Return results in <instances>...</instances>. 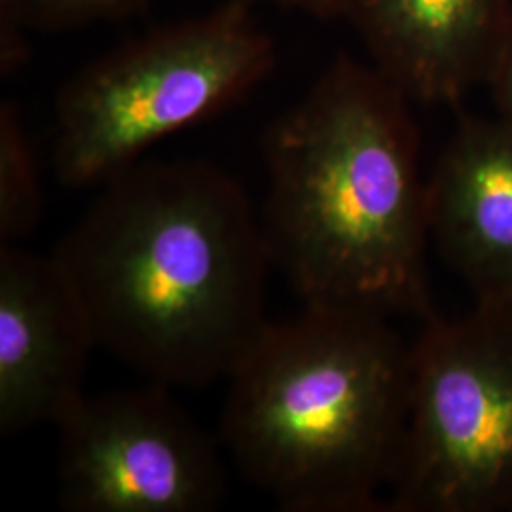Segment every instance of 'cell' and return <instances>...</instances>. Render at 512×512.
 Returning a JSON list of instances; mask_svg holds the SVG:
<instances>
[{"label": "cell", "mask_w": 512, "mask_h": 512, "mask_svg": "<svg viewBox=\"0 0 512 512\" xmlns=\"http://www.w3.org/2000/svg\"><path fill=\"white\" fill-rule=\"evenodd\" d=\"M501 302H507V304H511L512 306V296L511 298H507V300H501Z\"/></svg>", "instance_id": "cell-15"}, {"label": "cell", "mask_w": 512, "mask_h": 512, "mask_svg": "<svg viewBox=\"0 0 512 512\" xmlns=\"http://www.w3.org/2000/svg\"><path fill=\"white\" fill-rule=\"evenodd\" d=\"M152 0H14L33 31L59 33L143 12Z\"/></svg>", "instance_id": "cell-11"}, {"label": "cell", "mask_w": 512, "mask_h": 512, "mask_svg": "<svg viewBox=\"0 0 512 512\" xmlns=\"http://www.w3.org/2000/svg\"><path fill=\"white\" fill-rule=\"evenodd\" d=\"M95 348L90 317L54 256L0 247V433L57 427L86 397Z\"/></svg>", "instance_id": "cell-7"}, {"label": "cell", "mask_w": 512, "mask_h": 512, "mask_svg": "<svg viewBox=\"0 0 512 512\" xmlns=\"http://www.w3.org/2000/svg\"><path fill=\"white\" fill-rule=\"evenodd\" d=\"M99 188L52 253L97 346L150 384L228 378L268 325L272 258L245 188L205 160H141Z\"/></svg>", "instance_id": "cell-1"}, {"label": "cell", "mask_w": 512, "mask_h": 512, "mask_svg": "<svg viewBox=\"0 0 512 512\" xmlns=\"http://www.w3.org/2000/svg\"><path fill=\"white\" fill-rule=\"evenodd\" d=\"M44 192L35 150L12 101L0 105V247L31 238L42 220Z\"/></svg>", "instance_id": "cell-10"}, {"label": "cell", "mask_w": 512, "mask_h": 512, "mask_svg": "<svg viewBox=\"0 0 512 512\" xmlns=\"http://www.w3.org/2000/svg\"><path fill=\"white\" fill-rule=\"evenodd\" d=\"M389 494L391 512H512L511 304L423 321Z\"/></svg>", "instance_id": "cell-5"}, {"label": "cell", "mask_w": 512, "mask_h": 512, "mask_svg": "<svg viewBox=\"0 0 512 512\" xmlns=\"http://www.w3.org/2000/svg\"><path fill=\"white\" fill-rule=\"evenodd\" d=\"M249 2L251 4L266 2V4H274V6H279V8L304 12V14H308L311 18L321 19L340 16V8H342V0H249Z\"/></svg>", "instance_id": "cell-14"}, {"label": "cell", "mask_w": 512, "mask_h": 512, "mask_svg": "<svg viewBox=\"0 0 512 512\" xmlns=\"http://www.w3.org/2000/svg\"><path fill=\"white\" fill-rule=\"evenodd\" d=\"M31 25L21 16L14 0H0V74L12 78L29 61Z\"/></svg>", "instance_id": "cell-12"}, {"label": "cell", "mask_w": 512, "mask_h": 512, "mask_svg": "<svg viewBox=\"0 0 512 512\" xmlns=\"http://www.w3.org/2000/svg\"><path fill=\"white\" fill-rule=\"evenodd\" d=\"M84 397L59 421L57 501L69 512H211L228 490L222 442L171 393Z\"/></svg>", "instance_id": "cell-6"}, {"label": "cell", "mask_w": 512, "mask_h": 512, "mask_svg": "<svg viewBox=\"0 0 512 512\" xmlns=\"http://www.w3.org/2000/svg\"><path fill=\"white\" fill-rule=\"evenodd\" d=\"M429 230L478 300L512 296V122L465 118L427 181Z\"/></svg>", "instance_id": "cell-9"}, {"label": "cell", "mask_w": 512, "mask_h": 512, "mask_svg": "<svg viewBox=\"0 0 512 512\" xmlns=\"http://www.w3.org/2000/svg\"><path fill=\"white\" fill-rule=\"evenodd\" d=\"M222 448L281 511H385L410 410L412 346L368 311L306 306L228 376Z\"/></svg>", "instance_id": "cell-3"}, {"label": "cell", "mask_w": 512, "mask_h": 512, "mask_svg": "<svg viewBox=\"0 0 512 512\" xmlns=\"http://www.w3.org/2000/svg\"><path fill=\"white\" fill-rule=\"evenodd\" d=\"M488 86L494 93L497 116L512 122V31Z\"/></svg>", "instance_id": "cell-13"}, {"label": "cell", "mask_w": 512, "mask_h": 512, "mask_svg": "<svg viewBox=\"0 0 512 512\" xmlns=\"http://www.w3.org/2000/svg\"><path fill=\"white\" fill-rule=\"evenodd\" d=\"M372 67L410 103L458 105L490 84L512 31V0H342Z\"/></svg>", "instance_id": "cell-8"}, {"label": "cell", "mask_w": 512, "mask_h": 512, "mask_svg": "<svg viewBox=\"0 0 512 512\" xmlns=\"http://www.w3.org/2000/svg\"><path fill=\"white\" fill-rule=\"evenodd\" d=\"M249 0L158 27L97 57L55 97L52 167L65 188L107 183L148 148L236 105L274 71Z\"/></svg>", "instance_id": "cell-4"}, {"label": "cell", "mask_w": 512, "mask_h": 512, "mask_svg": "<svg viewBox=\"0 0 512 512\" xmlns=\"http://www.w3.org/2000/svg\"><path fill=\"white\" fill-rule=\"evenodd\" d=\"M408 105L372 65L340 55L266 129L260 222L272 266L304 306L435 313L427 181Z\"/></svg>", "instance_id": "cell-2"}]
</instances>
